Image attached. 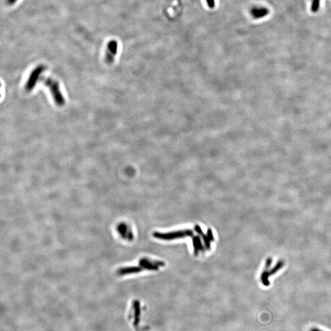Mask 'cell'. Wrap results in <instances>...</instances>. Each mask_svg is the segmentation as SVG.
Instances as JSON below:
<instances>
[{"label": "cell", "instance_id": "6da1fadb", "mask_svg": "<svg viewBox=\"0 0 331 331\" xmlns=\"http://www.w3.org/2000/svg\"><path fill=\"white\" fill-rule=\"evenodd\" d=\"M39 80L43 82L44 84L49 88L55 104L58 106H64L65 104V100L60 90L59 85L57 81L51 77L42 76Z\"/></svg>", "mask_w": 331, "mask_h": 331}, {"label": "cell", "instance_id": "7a4b0ae2", "mask_svg": "<svg viewBox=\"0 0 331 331\" xmlns=\"http://www.w3.org/2000/svg\"><path fill=\"white\" fill-rule=\"evenodd\" d=\"M272 262V258H269L267 259L266 265H265V269L262 273L261 274V281L264 286L265 287H269L270 285V282L269 280V277L273 275L274 274H276L278 271H279L284 266V262L283 261L281 260L279 261L276 266L272 268V269H270L271 266Z\"/></svg>", "mask_w": 331, "mask_h": 331}, {"label": "cell", "instance_id": "3957f363", "mask_svg": "<svg viewBox=\"0 0 331 331\" xmlns=\"http://www.w3.org/2000/svg\"><path fill=\"white\" fill-rule=\"evenodd\" d=\"M193 232L190 230H177L169 232H155L153 234V236L158 239L164 240H171L175 239L183 238L188 236H193Z\"/></svg>", "mask_w": 331, "mask_h": 331}, {"label": "cell", "instance_id": "277c9868", "mask_svg": "<svg viewBox=\"0 0 331 331\" xmlns=\"http://www.w3.org/2000/svg\"><path fill=\"white\" fill-rule=\"evenodd\" d=\"M45 70V67L43 65L38 66L30 73L28 79L26 82L25 88L27 91H31L36 86L39 81L42 73Z\"/></svg>", "mask_w": 331, "mask_h": 331}, {"label": "cell", "instance_id": "5b68a950", "mask_svg": "<svg viewBox=\"0 0 331 331\" xmlns=\"http://www.w3.org/2000/svg\"><path fill=\"white\" fill-rule=\"evenodd\" d=\"M118 50V43L115 40L109 41L107 45L106 52V61L108 64H111L114 61L115 55Z\"/></svg>", "mask_w": 331, "mask_h": 331}, {"label": "cell", "instance_id": "8992f818", "mask_svg": "<svg viewBox=\"0 0 331 331\" xmlns=\"http://www.w3.org/2000/svg\"><path fill=\"white\" fill-rule=\"evenodd\" d=\"M139 265L142 269L150 271H158L159 266H164V262L159 261H151L147 258H142L139 261Z\"/></svg>", "mask_w": 331, "mask_h": 331}, {"label": "cell", "instance_id": "52a82bcc", "mask_svg": "<svg viewBox=\"0 0 331 331\" xmlns=\"http://www.w3.org/2000/svg\"><path fill=\"white\" fill-rule=\"evenodd\" d=\"M116 230L122 238L129 240L133 239V234L125 223L119 224L116 228Z\"/></svg>", "mask_w": 331, "mask_h": 331}, {"label": "cell", "instance_id": "ba28073f", "mask_svg": "<svg viewBox=\"0 0 331 331\" xmlns=\"http://www.w3.org/2000/svg\"><path fill=\"white\" fill-rule=\"evenodd\" d=\"M143 271V269L141 266H129L120 268L117 270L116 273L119 275H125L129 274L139 273Z\"/></svg>", "mask_w": 331, "mask_h": 331}, {"label": "cell", "instance_id": "9c48e42d", "mask_svg": "<svg viewBox=\"0 0 331 331\" xmlns=\"http://www.w3.org/2000/svg\"><path fill=\"white\" fill-rule=\"evenodd\" d=\"M269 13V11L266 8H253L251 11V14L254 18L258 19L262 18Z\"/></svg>", "mask_w": 331, "mask_h": 331}, {"label": "cell", "instance_id": "30bf717a", "mask_svg": "<svg viewBox=\"0 0 331 331\" xmlns=\"http://www.w3.org/2000/svg\"><path fill=\"white\" fill-rule=\"evenodd\" d=\"M193 247H194V255H197L199 251L203 249V246L202 245L201 240L199 239V237L195 236L193 238Z\"/></svg>", "mask_w": 331, "mask_h": 331}, {"label": "cell", "instance_id": "8fae6325", "mask_svg": "<svg viewBox=\"0 0 331 331\" xmlns=\"http://www.w3.org/2000/svg\"><path fill=\"white\" fill-rule=\"evenodd\" d=\"M194 229H195V230H196V231L199 235H201L202 237L203 240H204V243H205V245L206 248H207V249L209 250V249L210 248V240L208 238L207 235H205L203 233V232H202V230L201 227H200L199 225H196L195 227H194Z\"/></svg>", "mask_w": 331, "mask_h": 331}, {"label": "cell", "instance_id": "7c38bea8", "mask_svg": "<svg viewBox=\"0 0 331 331\" xmlns=\"http://www.w3.org/2000/svg\"><path fill=\"white\" fill-rule=\"evenodd\" d=\"M321 0H313L311 10L313 13H317L319 8V4Z\"/></svg>", "mask_w": 331, "mask_h": 331}, {"label": "cell", "instance_id": "4fadbf2b", "mask_svg": "<svg viewBox=\"0 0 331 331\" xmlns=\"http://www.w3.org/2000/svg\"><path fill=\"white\" fill-rule=\"evenodd\" d=\"M207 235L208 238L209 239V240H210V242H212V241L214 240V237L212 231L210 229H209L208 230H207Z\"/></svg>", "mask_w": 331, "mask_h": 331}, {"label": "cell", "instance_id": "5bb4252c", "mask_svg": "<svg viewBox=\"0 0 331 331\" xmlns=\"http://www.w3.org/2000/svg\"><path fill=\"white\" fill-rule=\"evenodd\" d=\"M207 1V5L208 6L211 8V9H213L214 8L215 6V0H206Z\"/></svg>", "mask_w": 331, "mask_h": 331}, {"label": "cell", "instance_id": "9a60e30c", "mask_svg": "<svg viewBox=\"0 0 331 331\" xmlns=\"http://www.w3.org/2000/svg\"><path fill=\"white\" fill-rule=\"evenodd\" d=\"M17 0H7V3L10 4V5H12V4H14V3H15L17 2Z\"/></svg>", "mask_w": 331, "mask_h": 331}, {"label": "cell", "instance_id": "2e32d148", "mask_svg": "<svg viewBox=\"0 0 331 331\" xmlns=\"http://www.w3.org/2000/svg\"><path fill=\"white\" fill-rule=\"evenodd\" d=\"M310 331H321V330H320V329H318V328H312V329H311V330H310Z\"/></svg>", "mask_w": 331, "mask_h": 331}]
</instances>
